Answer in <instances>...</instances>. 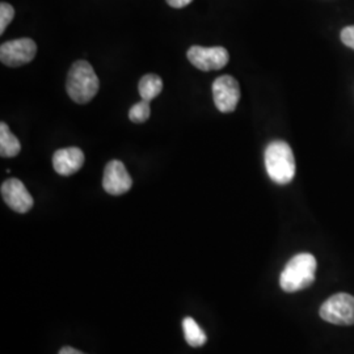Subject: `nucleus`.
I'll return each instance as SVG.
<instances>
[{"label":"nucleus","mask_w":354,"mask_h":354,"mask_svg":"<svg viewBox=\"0 0 354 354\" xmlns=\"http://www.w3.org/2000/svg\"><path fill=\"white\" fill-rule=\"evenodd\" d=\"M190 64L201 71H214L223 68L230 61L228 51L222 46L203 48L192 46L187 53Z\"/></svg>","instance_id":"nucleus-7"},{"label":"nucleus","mask_w":354,"mask_h":354,"mask_svg":"<svg viewBox=\"0 0 354 354\" xmlns=\"http://www.w3.org/2000/svg\"><path fill=\"white\" fill-rule=\"evenodd\" d=\"M13 17H15V10L12 6L3 1L0 4V33L1 35L6 32L7 26H10Z\"/></svg>","instance_id":"nucleus-15"},{"label":"nucleus","mask_w":354,"mask_h":354,"mask_svg":"<svg viewBox=\"0 0 354 354\" xmlns=\"http://www.w3.org/2000/svg\"><path fill=\"white\" fill-rule=\"evenodd\" d=\"M183 329H184L185 340L193 348L203 346L207 340L206 333L203 332V329L197 324V322L193 317H185L183 320Z\"/></svg>","instance_id":"nucleus-13"},{"label":"nucleus","mask_w":354,"mask_h":354,"mask_svg":"<svg viewBox=\"0 0 354 354\" xmlns=\"http://www.w3.org/2000/svg\"><path fill=\"white\" fill-rule=\"evenodd\" d=\"M138 89H140L142 100L151 102L155 97H158L160 95V92L163 91V80L160 76L147 74V75L140 77Z\"/></svg>","instance_id":"nucleus-12"},{"label":"nucleus","mask_w":354,"mask_h":354,"mask_svg":"<svg viewBox=\"0 0 354 354\" xmlns=\"http://www.w3.org/2000/svg\"><path fill=\"white\" fill-rule=\"evenodd\" d=\"M151 114V108H150V102L142 100V102L134 104L130 111H129V118L131 122L136 124H143L150 118Z\"/></svg>","instance_id":"nucleus-14"},{"label":"nucleus","mask_w":354,"mask_h":354,"mask_svg":"<svg viewBox=\"0 0 354 354\" xmlns=\"http://www.w3.org/2000/svg\"><path fill=\"white\" fill-rule=\"evenodd\" d=\"M37 45L32 38H17L0 46V61L8 67H20L35 59Z\"/></svg>","instance_id":"nucleus-5"},{"label":"nucleus","mask_w":354,"mask_h":354,"mask_svg":"<svg viewBox=\"0 0 354 354\" xmlns=\"http://www.w3.org/2000/svg\"><path fill=\"white\" fill-rule=\"evenodd\" d=\"M100 80L87 61H76L67 74L66 91L73 102L87 104L99 92Z\"/></svg>","instance_id":"nucleus-2"},{"label":"nucleus","mask_w":354,"mask_h":354,"mask_svg":"<svg viewBox=\"0 0 354 354\" xmlns=\"http://www.w3.org/2000/svg\"><path fill=\"white\" fill-rule=\"evenodd\" d=\"M133 178L129 175L127 167L120 160H111L102 176V188L112 196H121L131 189Z\"/></svg>","instance_id":"nucleus-9"},{"label":"nucleus","mask_w":354,"mask_h":354,"mask_svg":"<svg viewBox=\"0 0 354 354\" xmlns=\"http://www.w3.org/2000/svg\"><path fill=\"white\" fill-rule=\"evenodd\" d=\"M1 197L13 212L20 214H26L35 205L33 197L19 178H8L1 184Z\"/></svg>","instance_id":"nucleus-8"},{"label":"nucleus","mask_w":354,"mask_h":354,"mask_svg":"<svg viewBox=\"0 0 354 354\" xmlns=\"http://www.w3.org/2000/svg\"><path fill=\"white\" fill-rule=\"evenodd\" d=\"M193 0H167V3L172 7V8H184L188 4H190Z\"/></svg>","instance_id":"nucleus-17"},{"label":"nucleus","mask_w":354,"mask_h":354,"mask_svg":"<svg viewBox=\"0 0 354 354\" xmlns=\"http://www.w3.org/2000/svg\"><path fill=\"white\" fill-rule=\"evenodd\" d=\"M320 317L336 326H353L354 297L346 292L332 295L320 307Z\"/></svg>","instance_id":"nucleus-4"},{"label":"nucleus","mask_w":354,"mask_h":354,"mask_svg":"<svg viewBox=\"0 0 354 354\" xmlns=\"http://www.w3.org/2000/svg\"><path fill=\"white\" fill-rule=\"evenodd\" d=\"M58 354H87L84 353V352H80V351H77L75 348H73V346H64L62 348L61 351H59V353Z\"/></svg>","instance_id":"nucleus-18"},{"label":"nucleus","mask_w":354,"mask_h":354,"mask_svg":"<svg viewBox=\"0 0 354 354\" xmlns=\"http://www.w3.org/2000/svg\"><path fill=\"white\" fill-rule=\"evenodd\" d=\"M317 259L311 253H299L291 257L279 276V286L286 292L304 290L315 282Z\"/></svg>","instance_id":"nucleus-1"},{"label":"nucleus","mask_w":354,"mask_h":354,"mask_svg":"<svg viewBox=\"0 0 354 354\" xmlns=\"http://www.w3.org/2000/svg\"><path fill=\"white\" fill-rule=\"evenodd\" d=\"M266 172L272 181L286 185L295 176V158L290 146L283 140H273L268 145L266 155Z\"/></svg>","instance_id":"nucleus-3"},{"label":"nucleus","mask_w":354,"mask_h":354,"mask_svg":"<svg viewBox=\"0 0 354 354\" xmlns=\"http://www.w3.org/2000/svg\"><path fill=\"white\" fill-rule=\"evenodd\" d=\"M21 151V145L13 136L6 122L0 124V155L1 158H15Z\"/></svg>","instance_id":"nucleus-11"},{"label":"nucleus","mask_w":354,"mask_h":354,"mask_svg":"<svg viewBox=\"0 0 354 354\" xmlns=\"http://www.w3.org/2000/svg\"><path fill=\"white\" fill-rule=\"evenodd\" d=\"M84 153L77 147H66L53 155L54 171L61 176H71L84 165Z\"/></svg>","instance_id":"nucleus-10"},{"label":"nucleus","mask_w":354,"mask_h":354,"mask_svg":"<svg viewBox=\"0 0 354 354\" xmlns=\"http://www.w3.org/2000/svg\"><path fill=\"white\" fill-rule=\"evenodd\" d=\"M342 44L354 50V26L344 28L342 32Z\"/></svg>","instance_id":"nucleus-16"},{"label":"nucleus","mask_w":354,"mask_h":354,"mask_svg":"<svg viewBox=\"0 0 354 354\" xmlns=\"http://www.w3.org/2000/svg\"><path fill=\"white\" fill-rule=\"evenodd\" d=\"M213 99L219 112H234L241 100V86L238 80L231 75L216 77L213 83Z\"/></svg>","instance_id":"nucleus-6"}]
</instances>
